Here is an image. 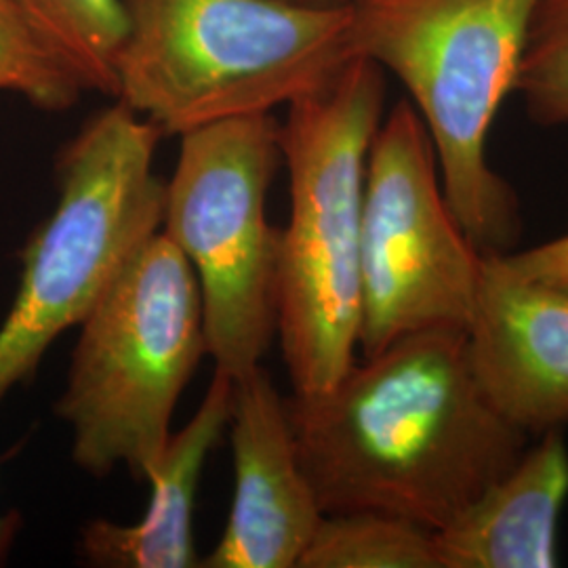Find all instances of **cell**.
I'll return each mask as SVG.
<instances>
[{
	"label": "cell",
	"instance_id": "obj_12",
	"mask_svg": "<svg viewBox=\"0 0 568 568\" xmlns=\"http://www.w3.org/2000/svg\"><path fill=\"white\" fill-rule=\"evenodd\" d=\"M568 499V447L549 429L520 459L434 532L440 568L558 567V520Z\"/></svg>",
	"mask_w": 568,
	"mask_h": 568
},
{
	"label": "cell",
	"instance_id": "obj_4",
	"mask_svg": "<svg viewBox=\"0 0 568 568\" xmlns=\"http://www.w3.org/2000/svg\"><path fill=\"white\" fill-rule=\"evenodd\" d=\"M354 53L403 82L434 143L448 203L485 253H506L518 203L488 163L539 0H345Z\"/></svg>",
	"mask_w": 568,
	"mask_h": 568
},
{
	"label": "cell",
	"instance_id": "obj_18",
	"mask_svg": "<svg viewBox=\"0 0 568 568\" xmlns=\"http://www.w3.org/2000/svg\"><path fill=\"white\" fill-rule=\"evenodd\" d=\"M18 530H20L18 514H0V562L7 558Z\"/></svg>",
	"mask_w": 568,
	"mask_h": 568
},
{
	"label": "cell",
	"instance_id": "obj_8",
	"mask_svg": "<svg viewBox=\"0 0 568 568\" xmlns=\"http://www.w3.org/2000/svg\"><path fill=\"white\" fill-rule=\"evenodd\" d=\"M483 255L445 194L436 150L410 102L379 124L366 163L358 347L371 358L406 335L466 331Z\"/></svg>",
	"mask_w": 568,
	"mask_h": 568
},
{
	"label": "cell",
	"instance_id": "obj_15",
	"mask_svg": "<svg viewBox=\"0 0 568 568\" xmlns=\"http://www.w3.org/2000/svg\"><path fill=\"white\" fill-rule=\"evenodd\" d=\"M0 91L49 112L68 110L87 93L70 63L13 0H0Z\"/></svg>",
	"mask_w": 568,
	"mask_h": 568
},
{
	"label": "cell",
	"instance_id": "obj_7",
	"mask_svg": "<svg viewBox=\"0 0 568 568\" xmlns=\"http://www.w3.org/2000/svg\"><path fill=\"white\" fill-rule=\"evenodd\" d=\"M283 164L281 122L251 114L180 135L161 232L192 265L206 349L232 379L262 365L276 337L281 227L267 194Z\"/></svg>",
	"mask_w": 568,
	"mask_h": 568
},
{
	"label": "cell",
	"instance_id": "obj_13",
	"mask_svg": "<svg viewBox=\"0 0 568 568\" xmlns=\"http://www.w3.org/2000/svg\"><path fill=\"white\" fill-rule=\"evenodd\" d=\"M300 568H440L434 530L410 520L349 511L323 516Z\"/></svg>",
	"mask_w": 568,
	"mask_h": 568
},
{
	"label": "cell",
	"instance_id": "obj_17",
	"mask_svg": "<svg viewBox=\"0 0 568 568\" xmlns=\"http://www.w3.org/2000/svg\"><path fill=\"white\" fill-rule=\"evenodd\" d=\"M504 257L525 278L568 288V234Z\"/></svg>",
	"mask_w": 568,
	"mask_h": 568
},
{
	"label": "cell",
	"instance_id": "obj_2",
	"mask_svg": "<svg viewBox=\"0 0 568 568\" xmlns=\"http://www.w3.org/2000/svg\"><path fill=\"white\" fill-rule=\"evenodd\" d=\"M384 70L352 58L286 105L288 222L276 267V335L293 394L335 386L358 347L366 163L384 121Z\"/></svg>",
	"mask_w": 568,
	"mask_h": 568
},
{
	"label": "cell",
	"instance_id": "obj_3",
	"mask_svg": "<svg viewBox=\"0 0 568 568\" xmlns=\"http://www.w3.org/2000/svg\"><path fill=\"white\" fill-rule=\"evenodd\" d=\"M116 102L163 135L270 114L356 58L347 2L122 0Z\"/></svg>",
	"mask_w": 568,
	"mask_h": 568
},
{
	"label": "cell",
	"instance_id": "obj_10",
	"mask_svg": "<svg viewBox=\"0 0 568 568\" xmlns=\"http://www.w3.org/2000/svg\"><path fill=\"white\" fill-rule=\"evenodd\" d=\"M234 501L204 568H300L323 511L305 478L286 413L260 365L234 379L230 417Z\"/></svg>",
	"mask_w": 568,
	"mask_h": 568
},
{
	"label": "cell",
	"instance_id": "obj_1",
	"mask_svg": "<svg viewBox=\"0 0 568 568\" xmlns=\"http://www.w3.org/2000/svg\"><path fill=\"white\" fill-rule=\"evenodd\" d=\"M286 413L325 516L379 511L434 532L530 440L488 403L459 328L406 335L325 392L291 394Z\"/></svg>",
	"mask_w": 568,
	"mask_h": 568
},
{
	"label": "cell",
	"instance_id": "obj_9",
	"mask_svg": "<svg viewBox=\"0 0 568 568\" xmlns=\"http://www.w3.org/2000/svg\"><path fill=\"white\" fill-rule=\"evenodd\" d=\"M467 354L488 403L541 436L568 424V288L525 278L485 253L466 328Z\"/></svg>",
	"mask_w": 568,
	"mask_h": 568
},
{
	"label": "cell",
	"instance_id": "obj_11",
	"mask_svg": "<svg viewBox=\"0 0 568 568\" xmlns=\"http://www.w3.org/2000/svg\"><path fill=\"white\" fill-rule=\"evenodd\" d=\"M234 403V379L215 368L194 417L173 432L145 474L150 504L140 523L95 518L81 530L79 551L91 567L199 568L194 516L204 464L224 438Z\"/></svg>",
	"mask_w": 568,
	"mask_h": 568
},
{
	"label": "cell",
	"instance_id": "obj_16",
	"mask_svg": "<svg viewBox=\"0 0 568 568\" xmlns=\"http://www.w3.org/2000/svg\"><path fill=\"white\" fill-rule=\"evenodd\" d=\"M539 124L568 122V0H539L516 87Z\"/></svg>",
	"mask_w": 568,
	"mask_h": 568
},
{
	"label": "cell",
	"instance_id": "obj_14",
	"mask_svg": "<svg viewBox=\"0 0 568 568\" xmlns=\"http://www.w3.org/2000/svg\"><path fill=\"white\" fill-rule=\"evenodd\" d=\"M77 72L87 91L116 95L122 0H13Z\"/></svg>",
	"mask_w": 568,
	"mask_h": 568
},
{
	"label": "cell",
	"instance_id": "obj_19",
	"mask_svg": "<svg viewBox=\"0 0 568 568\" xmlns=\"http://www.w3.org/2000/svg\"><path fill=\"white\" fill-rule=\"evenodd\" d=\"M302 2H314V4H337V2H345V0H302Z\"/></svg>",
	"mask_w": 568,
	"mask_h": 568
},
{
	"label": "cell",
	"instance_id": "obj_6",
	"mask_svg": "<svg viewBox=\"0 0 568 568\" xmlns=\"http://www.w3.org/2000/svg\"><path fill=\"white\" fill-rule=\"evenodd\" d=\"M79 328L55 405L72 434V459L93 478L122 466L145 480L209 354L192 265L163 232L154 234Z\"/></svg>",
	"mask_w": 568,
	"mask_h": 568
},
{
	"label": "cell",
	"instance_id": "obj_5",
	"mask_svg": "<svg viewBox=\"0 0 568 568\" xmlns=\"http://www.w3.org/2000/svg\"><path fill=\"white\" fill-rule=\"evenodd\" d=\"M163 138L156 124L116 102L63 145L58 203L21 251L18 293L0 325V406L161 232L166 182L154 156Z\"/></svg>",
	"mask_w": 568,
	"mask_h": 568
}]
</instances>
